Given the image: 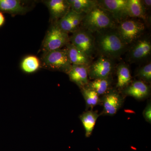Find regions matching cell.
I'll list each match as a JSON object with an SVG mask.
<instances>
[{"label":"cell","instance_id":"26","mask_svg":"<svg viewBox=\"0 0 151 151\" xmlns=\"http://www.w3.org/2000/svg\"><path fill=\"white\" fill-rule=\"evenodd\" d=\"M142 1L143 6L145 9L146 10L147 9H150V8L151 6V0H144V1Z\"/></svg>","mask_w":151,"mask_h":151},{"label":"cell","instance_id":"24","mask_svg":"<svg viewBox=\"0 0 151 151\" xmlns=\"http://www.w3.org/2000/svg\"><path fill=\"white\" fill-rule=\"evenodd\" d=\"M136 76L139 80L146 84H150L151 82V63L149 62L138 68L136 72Z\"/></svg>","mask_w":151,"mask_h":151},{"label":"cell","instance_id":"19","mask_svg":"<svg viewBox=\"0 0 151 151\" xmlns=\"http://www.w3.org/2000/svg\"><path fill=\"white\" fill-rule=\"evenodd\" d=\"M27 9L19 0H0V12L11 14H22Z\"/></svg>","mask_w":151,"mask_h":151},{"label":"cell","instance_id":"9","mask_svg":"<svg viewBox=\"0 0 151 151\" xmlns=\"http://www.w3.org/2000/svg\"><path fill=\"white\" fill-rule=\"evenodd\" d=\"M98 4L112 15L117 23L129 18L128 0H100Z\"/></svg>","mask_w":151,"mask_h":151},{"label":"cell","instance_id":"14","mask_svg":"<svg viewBox=\"0 0 151 151\" xmlns=\"http://www.w3.org/2000/svg\"><path fill=\"white\" fill-rule=\"evenodd\" d=\"M88 65H72L67 74L70 81L74 82L81 89L85 87L89 82Z\"/></svg>","mask_w":151,"mask_h":151},{"label":"cell","instance_id":"1","mask_svg":"<svg viewBox=\"0 0 151 151\" xmlns=\"http://www.w3.org/2000/svg\"><path fill=\"white\" fill-rule=\"evenodd\" d=\"M96 53L110 59H119L128 50L129 47L120 37L116 27L93 34Z\"/></svg>","mask_w":151,"mask_h":151},{"label":"cell","instance_id":"7","mask_svg":"<svg viewBox=\"0 0 151 151\" xmlns=\"http://www.w3.org/2000/svg\"><path fill=\"white\" fill-rule=\"evenodd\" d=\"M73 33L70 37V42L92 60L96 53L93 34L81 28Z\"/></svg>","mask_w":151,"mask_h":151},{"label":"cell","instance_id":"4","mask_svg":"<svg viewBox=\"0 0 151 151\" xmlns=\"http://www.w3.org/2000/svg\"><path fill=\"white\" fill-rule=\"evenodd\" d=\"M70 42L68 33L63 30L55 22L52 24L42 44V49L44 52L61 49Z\"/></svg>","mask_w":151,"mask_h":151},{"label":"cell","instance_id":"5","mask_svg":"<svg viewBox=\"0 0 151 151\" xmlns=\"http://www.w3.org/2000/svg\"><path fill=\"white\" fill-rule=\"evenodd\" d=\"M42 64L45 67L66 73L71 67L65 49H60L44 52L42 58Z\"/></svg>","mask_w":151,"mask_h":151},{"label":"cell","instance_id":"3","mask_svg":"<svg viewBox=\"0 0 151 151\" xmlns=\"http://www.w3.org/2000/svg\"><path fill=\"white\" fill-rule=\"evenodd\" d=\"M128 18L117 24L116 29L120 37L129 46L143 35L145 24L139 20Z\"/></svg>","mask_w":151,"mask_h":151},{"label":"cell","instance_id":"2","mask_svg":"<svg viewBox=\"0 0 151 151\" xmlns=\"http://www.w3.org/2000/svg\"><path fill=\"white\" fill-rule=\"evenodd\" d=\"M117 23L112 15L99 4L84 16L81 25L84 29L92 34L112 28H115Z\"/></svg>","mask_w":151,"mask_h":151},{"label":"cell","instance_id":"8","mask_svg":"<svg viewBox=\"0 0 151 151\" xmlns=\"http://www.w3.org/2000/svg\"><path fill=\"white\" fill-rule=\"evenodd\" d=\"M115 60L99 56L88 67V77L90 79L111 78L115 68Z\"/></svg>","mask_w":151,"mask_h":151},{"label":"cell","instance_id":"11","mask_svg":"<svg viewBox=\"0 0 151 151\" xmlns=\"http://www.w3.org/2000/svg\"><path fill=\"white\" fill-rule=\"evenodd\" d=\"M86 14H79L70 9L63 17L56 22L59 27L65 32L73 33L79 29Z\"/></svg>","mask_w":151,"mask_h":151},{"label":"cell","instance_id":"15","mask_svg":"<svg viewBox=\"0 0 151 151\" xmlns=\"http://www.w3.org/2000/svg\"><path fill=\"white\" fill-rule=\"evenodd\" d=\"M65 49L72 65H89L91 63L92 59L71 43L66 45Z\"/></svg>","mask_w":151,"mask_h":151},{"label":"cell","instance_id":"18","mask_svg":"<svg viewBox=\"0 0 151 151\" xmlns=\"http://www.w3.org/2000/svg\"><path fill=\"white\" fill-rule=\"evenodd\" d=\"M128 15L129 17L137 18L147 21L146 10L141 0H128Z\"/></svg>","mask_w":151,"mask_h":151},{"label":"cell","instance_id":"21","mask_svg":"<svg viewBox=\"0 0 151 151\" xmlns=\"http://www.w3.org/2000/svg\"><path fill=\"white\" fill-rule=\"evenodd\" d=\"M70 9L79 14H87L98 4L95 0H67Z\"/></svg>","mask_w":151,"mask_h":151},{"label":"cell","instance_id":"27","mask_svg":"<svg viewBox=\"0 0 151 151\" xmlns=\"http://www.w3.org/2000/svg\"><path fill=\"white\" fill-rule=\"evenodd\" d=\"M5 22V17L1 12H0V27L2 26Z\"/></svg>","mask_w":151,"mask_h":151},{"label":"cell","instance_id":"25","mask_svg":"<svg viewBox=\"0 0 151 151\" xmlns=\"http://www.w3.org/2000/svg\"><path fill=\"white\" fill-rule=\"evenodd\" d=\"M143 116L146 122L151 123V103L150 101L147 104L143 112Z\"/></svg>","mask_w":151,"mask_h":151},{"label":"cell","instance_id":"13","mask_svg":"<svg viewBox=\"0 0 151 151\" xmlns=\"http://www.w3.org/2000/svg\"><path fill=\"white\" fill-rule=\"evenodd\" d=\"M52 19L59 20L70 10V7L67 0H49L45 1Z\"/></svg>","mask_w":151,"mask_h":151},{"label":"cell","instance_id":"12","mask_svg":"<svg viewBox=\"0 0 151 151\" xmlns=\"http://www.w3.org/2000/svg\"><path fill=\"white\" fill-rule=\"evenodd\" d=\"M123 93L138 100H142L150 96V87L148 84L140 80L132 81L128 86L123 89Z\"/></svg>","mask_w":151,"mask_h":151},{"label":"cell","instance_id":"16","mask_svg":"<svg viewBox=\"0 0 151 151\" xmlns=\"http://www.w3.org/2000/svg\"><path fill=\"white\" fill-rule=\"evenodd\" d=\"M117 81L116 88L123 90L132 82V77L129 66L124 63H121L117 67Z\"/></svg>","mask_w":151,"mask_h":151},{"label":"cell","instance_id":"23","mask_svg":"<svg viewBox=\"0 0 151 151\" xmlns=\"http://www.w3.org/2000/svg\"><path fill=\"white\" fill-rule=\"evenodd\" d=\"M81 90L87 108H91L92 110L101 103L100 96L95 91L85 87L81 88Z\"/></svg>","mask_w":151,"mask_h":151},{"label":"cell","instance_id":"10","mask_svg":"<svg viewBox=\"0 0 151 151\" xmlns=\"http://www.w3.org/2000/svg\"><path fill=\"white\" fill-rule=\"evenodd\" d=\"M123 100L122 95L117 90L111 89L101 99L103 107L102 113L107 116L115 115L122 107Z\"/></svg>","mask_w":151,"mask_h":151},{"label":"cell","instance_id":"6","mask_svg":"<svg viewBox=\"0 0 151 151\" xmlns=\"http://www.w3.org/2000/svg\"><path fill=\"white\" fill-rule=\"evenodd\" d=\"M131 45L127 51V60L130 63L144 62L150 56L151 43L149 38L142 36Z\"/></svg>","mask_w":151,"mask_h":151},{"label":"cell","instance_id":"22","mask_svg":"<svg viewBox=\"0 0 151 151\" xmlns=\"http://www.w3.org/2000/svg\"><path fill=\"white\" fill-rule=\"evenodd\" d=\"M40 66V61L35 55H28L25 57L21 63L22 70L27 73H34Z\"/></svg>","mask_w":151,"mask_h":151},{"label":"cell","instance_id":"20","mask_svg":"<svg viewBox=\"0 0 151 151\" xmlns=\"http://www.w3.org/2000/svg\"><path fill=\"white\" fill-rule=\"evenodd\" d=\"M111 78H97L89 81L85 87L95 91L99 96L106 94L111 89Z\"/></svg>","mask_w":151,"mask_h":151},{"label":"cell","instance_id":"17","mask_svg":"<svg viewBox=\"0 0 151 151\" xmlns=\"http://www.w3.org/2000/svg\"><path fill=\"white\" fill-rule=\"evenodd\" d=\"M99 116L97 111L92 110L86 111L80 115L79 118L85 129L86 137H89L92 135Z\"/></svg>","mask_w":151,"mask_h":151}]
</instances>
